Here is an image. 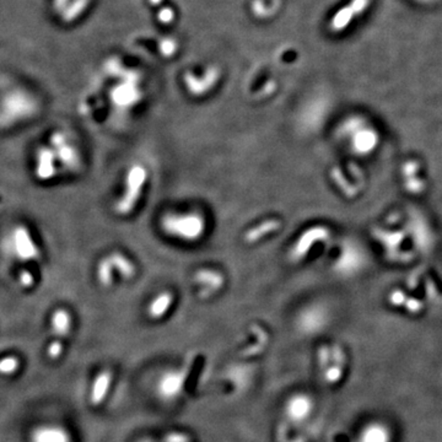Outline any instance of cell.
Here are the masks:
<instances>
[{
    "label": "cell",
    "mask_w": 442,
    "mask_h": 442,
    "mask_svg": "<svg viewBox=\"0 0 442 442\" xmlns=\"http://www.w3.org/2000/svg\"><path fill=\"white\" fill-rule=\"evenodd\" d=\"M159 229L180 244L197 245L208 234V219L196 209L168 210L159 219Z\"/></svg>",
    "instance_id": "cell-1"
},
{
    "label": "cell",
    "mask_w": 442,
    "mask_h": 442,
    "mask_svg": "<svg viewBox=\"0 0 442 442\" xmlns=\"http://www.w3.org/2000/svg\"><path fill=\"white\" fill-rule=\"evenodd\" d=\"M149 168L141 164L134 162L125 171L122 188L113 200L112 209L120 218H129L139 208L149 183Z\"/></svg>",
    "instance_id": "cell-2"
},
{
    "label": "cell",
    "mask_w": 442,
    "mask_h": 442,
    "mask_svg": "<svg viewBox=\"0 0 442 442\" xmlns=\"http://www.w3.org/2000/svg\"><path fill=\"white\" fill-rule=\"evenodd\" d=\"M138 267L129 255L122 251H112L100 258L95 268V278L100 286L109 289L117 283L136 278Z\"/></svg>",
    "instance_id": "cell-3"
},
{
    "label": "cell",
    "mask_w": 442,
    "mask_h": 442,
    "mask_svg": "<svg viewBox=\"0 0 442 442\" xmlns=\"http://www.w3.org/2000/svg\"><path fill=\"white\" fill-rule=\"evenodd\" d=\"M193 284L197 286L199 297L209 299L224 289L226 276L216 268L202 267L194 271Z\"/></svg>",
    "instance_id": "cell-4"
},
{
    "label": "cell",
    "mask_w": 442,
    "mask_h": 442,
    "mask_svg": "<svg viewBox=\"0 0 442 442\" xmlns=\"http://www.w3.org/2000/svg\"><path fill=\"white\" fill-rule=\"evenodd\" d=\"M323 235L326 234V229L323 230L321 226L308 228L303 230L301 234L297 236V239L292 242V247L289 250V260L292 263H300L303 260H306L310 252L313 247H316L319 239H323Z\"/></svg>",
    "instance_id": "cell-5"
},
{
    "label": "cell",
    "mask_w": 442,
    "mask_h": 442,
    "mask_svg": "<svg viewBox=\"0 0 442 442\" xmlns=\"http://www.w3.org/2000/svg\"><path fill=\"white\" fill-rule=\"evenodd\" d=\"M51 144L57 149L58 160L70 171H78L81 167V155L78 148L69 141L68 136L62 132H56L51 138Z\"/></svg>",
    "instance_id": "cell-6"
},
{
    "label": "cell",
    "mask_w": 442,
    "mask_h": 442,
    "mask_svg": "<svg viewBox=\"0 0 442 442\" xmlns=\"http://www.w3.org/2000/svg\"><path fill=\"white\" fill-rule=\"evenodd\" d=\"M219 78H220V74L218 69L213 68L200 78L194 77L192 74H187L183 79V81L189 94L196 97H202L213 90L214 86L218 84Z\"/></svg>",
    "instance_id": "cell-7"
},
{
    "label": "cell",
    "mask_w": 442,
    "mask_h": 442,
    "mask_svg": "<svg viewBox=\"0 0 442 442\" xmlns=\"http://www.w3.org/2000/svg\"><path fill=\"white\" fill-rule=\"evenodd\" d=\"M281 228V223L278 219H265L257 224L252 225L246 230L244 234V241L247 245H255L262 241L271 237V235L276 234Z\"/></svg>",
    "instance_id": "cell-8"
},
{
    "label": "cell",
    "mask_w": 442,
    "mask_h": 442,
    "mask_svg": "<svg viewBox=\"0 0 442 442\" xmlns=\"http://www.w3.org/2000/svg\"><path fill=\"white\" fill-rule=\"evenodd\" d=\"M111 100L116 107H118V109H133L134 106L141 102V90H139V86L136 88V85L130 83L116 86L115 90L111 93Z\"/></svg>",
    "instance_id": "cell-9"
},
{
    "label": "cell",
    "mask_w": 442,
    "mask_h": 442,
    "mask_svg": "<svg viewBox=\"0 0 442 442\" xmlns=\"http://www.w3.org/2000/svg\"><path fill=\"white\" fill-rule=\"evenodd\" d=\"M175 301H176V295L170 290H162V292H157L146 307L148 317L154 319V321L161 319L166 316L167 313H170Z\"/></svg>",
    "instance_id": "cell-10"
},
{
    "label": "cell",
    "mask_w": 442,
    "mask_h": 442,
    "mask_svg": "<svg viewBox=\"0 0 442 442\" xmlns=\"http://www.w3.org/2000/svg\"><path fill=\"white\" fill-rule=\"evenodd\" d=\"M58 157L51 148H42L37 152V175L43 181L51 180L57 175L56 160Z\"/></svg>",
    "instance_id": "cell-11"
},
{
    "label": "cell",
    "mask_w": 442,
    "mask_h": 442,
    "mask_svg": "<svg viewBox=\"0 0 442 442\" xmlns=\"http://www.w3.org/2000/svg\"><path fill=\"white\" fill-rule=\"evenodd\" d=\"M31 442H72L68 432L57 425H43L32 432Z\"/></svg>",
    "instance_id": "cell-12"
},
{
    "label": "cell",
    "mask_w": 442,
    "mask_h": 442,
    "mask_svg": "<svg viewBox=\"0 0 442 442\" xmlns=\"http://www.w3.org/2000/svg\"><path fill=\"white\" fill-rule=\"evenodd\" d=\"M183 374L181 372H168V374H164L160 384H159V392L164 398L167 400H172L175 398L180 390H182L183 387Z\"/></svg>",
    "instance_id": "cell-13"
},
{
    "label": "cell",
    "mask_w": 442,
    "mask_h": 442,
    "mask_svg": "<svg viewBox=\"0 0 442 442\" xmlns=\"http://www.w3.org/2000/svg\"><path fill=\"white\" fill-rule=\"evenodd\" d=\"M313 409V402L306 395H297L287 404V414L292 420L306 419Z\"/></svg>",
    "instance_id": "cell-14"
},
{
    "label": "cell",
    "mask_w": 442,
    "mask_h": 442,
    "mask_svg": "<svg viewBox=\"0 0 442 442\" xmlns=\"http://www.w3.org/2000/svg\"><path fill=\"white\" fill-rule=\"evenodd\" d=\"M51 323L53 333L57 337H65L72 329V316L67 310L58 308L53 313Z\"/></svg>",
    "instance_id": "cell-15"
},
{
    "label": "cell",
    "mask_w": 442,
    "mask_h": 442,
    "mask_svg": "<svg viewBox=\"0 0 442 442\" xmlns=\"http://www.w3.org/2000/svg\"><path fill=\"white\" fill-rule=\"evenodd\" d=\"M111 380H112V376L109 371H104L96 377L94 387H93V395H91V402L94 406H99L104 401L111 386Z\"/></svg>",
    "instance_id": "cell-16"
},
{
    "label": "cell",
    "mask_w": 442,
    "mask_h": 442,
    "mask_svg": "<svg viewBox=\"0 0 442 442\" xmlns=\"http://www.w3.org/2000/svg\"><path fill=\"white\" fill-rule=\"evenodd\" d=\"M16 245L19 247L21 257H22L24 260H31L33 257H36V245L33 244V241H32L31 237L29 236V234H27L25 230H21L20 234H17Z\"/></svg>",
    "instance_id": "cell-17"
},
{
    "label": "cell",
    "mask_w": 442,
    "mask_h": 442,
    "mask_svg": "<svg viewBox=\"0 0 442 442\" xmlns=\"http://www.w3.org/2000/svg\"><path fill=\"white\" fill-rule=\"evenodd\" d=\"M203 365V356H202V355H198L197 358L194 359V363H193L192 368H191V371H189V376H188V379H186V390H187L188 392H193V390H194V388H196V386H197L198 377H199V374H200V371H202Z\"/></svg>",
    "instance_id": "cell-18"
},
{
    "label": "cell",
    "mask_w": 442,
    "mask_h": 442,
    "mask_svg": "<svg viewBox=\"0 0 442 442\" xmlns=\"http://www.w3.org/2000/svg\"><path fill=\"white\" fill-rule=\"evenodd\" d=\"M19 368H20V360L14 355L0 359V374H3V376H10V374H15Z\"/></svg>",
    "instance_id": "cell-19"
},
{
    "label": "cell",
    "mask_w": 442,
    "mask_h": 442,
    "mask_svg": "<svg viewBox=\"0 0 442 442\" xmlns=\"http://www.w3.org/2000/svg\"><path fill=\"white\" fill-rule=\"evenodd\" d=\"M86 3H88V0H77L73 6H69L67 11L64 13V15H63L64 21H67V22H68V21H73L74 19L83 11L84 8L86 6Z\"/></svg>",
    "instance_id": "cell-20"
},
{
    "label": "cell",
    "mask_w": 442,
    "mask_h": 442,
    "mask_svg": "<svg viewBox=\"0 0 442 442\" xmlns=\"http://www.w3.org/2000/svg\"><path fill=\"white\" fill-rule=\"evenodd\" d=\"M63 344L59 339L54 340L51 343V345L48 347L47 354L49 356V359L56 360L62 355Z\"/></svg>",
    "instance_id": "cell-21"
},
{
    "label": "cell",
    "mask_w": 442,
    "mask_h": 442,
    "mask_svg": "<svg viewBox=\"0 0 442 442\" xmlns=\"http://www.w3.org/2000/svg\"><path fill=\"white\" fill-rule=\"evenodd\" d=\"M165 442H189V439L182 434H171L165 437Z\"/></svg>",
    "instance_id": "cell-22"
},
{
    "label": "cell",
    "mask_w": 442,
    "mask_h": 442,
    "mask_svg": "<svg viewBox=\"0 0 442 442\" xmlns=\"http://www.w3.org/2000/svg\"><path fill=\"white\" fill-rule=\"evenodd\" d=\"M21 283L24 284V286H31L33 284V276H32L31 273H29V271H24L22 273V276H21Z\"/></svg>",
    "instance_id": "cell-23"
},
{
    "label": "cell",
    "mask_w": 442,
    "mask_h": 442,
    "mask_svg": "<svg viewBox=\"0 0 442 442\" xmlns=\"http://www.w3.org/2000/svg\"><path fill=\"white\" fill-rule=\"evenodd\" d=\"M67 1H68V0H54V8L59 11L62 9L63 6L67 4Z\"/></svg>",
    "instance_id": "cell-24"
}]
</instances>
